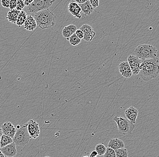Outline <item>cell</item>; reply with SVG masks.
Here are the masks:
<instances>
[{"label": "cell", "mask_w": 159, "mask_h": 157, "mask_svg": "<svg viewBox=\"0 0 159 157\" xmlns=\"http://www.w3.org/2000/svg\"><path fill=\"white\" fill-rule=\"evenodd\" d=\"M159 58L155 57L151 59L142 60L140 67L139 74L144 81L156 78L159 75Z\"/></svg>", "instance_id": "1"}, {"label": "cell", "mask_w": 159, "mask_h": 157, "mask_svg": "<svg viewBox=\"0 0 159 157\" xmlns=\"http://www.w3.org/2000/svg\"><path fill=\"white\" fill-rule=\"evenodd\" d=\"M34 18L37 26L42 30L52 27L55 24L56 16L49 9L35 13Z\"/></svg>", "instance_id": "2"}, {"label": "cell", "mask_w": 159, "mask_h": 157, "mask_svg": "<svg viewBox=\"0 0 159 157\" xmlns=\"http://www.w3.org/2000/svg\"><path fill=\"white\" fill-rule=\"evenodd\" d=\"M134 53L142 61L156 57L157 50L156 47L151 44H141L135 48Z\"/></svg>", "instance_id": "3"}, {"label": "cell", "mask_w": 159, "mask_h": 157, "mask_svg": "<svg viewBox=\"0 0 159 157\" xmlns=\"http://www.w3.org/2000/svg\"><path fill=\"white\" fill-rule=\"evenodd\" d=\"M30 139L26 123L21 126H19V128L17 127L13 140L16 145L22 147L27 145Z\"/></svg>", "instance_id": "4"}, {"label": "cell", "mask_w": 159, "mask_h": 157, "mask_svg": "<svg viewBox=\"0 0 159 157\" xmlns=\"http://www.w3.org/2000/svg\"><path fill=\"white\" fill-rule=\"evenodd\" d=\"M113 120L117 123L119 132L123 135H129L133 133L135 127V125L128 119H125L122 116H116L113 118Z\"/></svg>", "instance_id": "5"}, {"label": "cell", "mask_w": 159, "mask_h": 157, "mask_svg": "<svg viewBox=\"0 0 159 157\" xmlns=\"http://www.w3.org/2000/svg\"><path fill=\"white\" fill-rule=\"evenodd\" d=\"M55 0H34L27 6V10L30 13H35L43 10L47 9L52 6Z\"/></svg>", "instance_id": "6"}, {"label": "cell", "mask_w": 159, "mask_h": 157, "mask_svg": "<svg viewBox=\"0 0 159 157\" xmlns=\"http://www.w3.org/2000/svg\"><path fill=\"white\" fill-rule=\"evenodd\" d=\"M141 61L142 60L136 55H129L128 62L132 70L133 75H137L139 74Z\"/></svg>", "instance_id": "7"}, {"label": "cell", "mask_w": 159, "mask_h": 157, "mask_svg": "<svg viewBox=\"0 0 159 157\" xmlns=\"http://www.w3.org/2000/svg\"><path fill=\"white\" fill-rule=\"evenodd\" d=\"M28 130L31 139H36L39 137L40 131L39 124L36 120H30L27 122Z\"/></svg>", "instance_id": "8"}, {"label": "cell", "mask_w": 159, "mask_h": 157, "mask_svg": "<svg viewBox=\"0 0 159 157\" xmlns=\"http://www.w3.org/2000/svg\"><path fill=\"white\" fill-rule=\"evenodd\" d=\"M80 29L83 32L84 37L83 39L85 41H91L95 36V32L94 31L91 25L88 24H84L81 27Z\"/></svg>", "instance_id": "9"}, {"label": "cell", "mask_w": 159, "mask_h": 157, "mask_svg": "<svg viewBox=\"0 0 159 157\" xmlns=\"http://www.w3.org/2000/svg\"><path fill=\"white\" fill-rule=\"evenodd\" d=\"M68 11L75 18L81 19L82 17L81 11L80 6L76 2L71 1L68 6Z\"/></svg>", "instance_id": "10"}, {"label": "cell", "mask_w": 159, "mask_h": 157, "mask_svg": "<svg viewBox=\"0 0 159 157\" xmlns=\"http://www.w3.org/2000/svg\"><path fill=\"white\" fill-rule=\"evenodd\" d=\"M16 145L14 142L1 148V151L5 157H13L17 154Z\"/></svg>", "instance_id": "11"}, {"label": "cell", "mask_w": 159, "mask_h": 157, "mask_svg": "<svg viewBox=\"0 0 159 157\" xmlns=\"http://www.w3.org/2000/svg\"><path fill=\"white\" fill-rule=\"evenodd\" d=\"M1 128L3 134L13 138L16 134V128L12 123L10 122L5 123L1 126Z\"/></svg>", "instance_id": "12"}, {"label": "cell", "mask_w": 159, "mask_h": 157, "mask_svg": "<svg viewBox=\"0 0 159 157\" xmlns=\"http://www.w3.org/2000/svg\"><path fill=\"white\" fill-rule=\"evenodd\" d=\"M119 72L125 78H130L133 75L132 70L128 61L122 62L119 65Z\"/></svg>", "instance_id": "13"}, {"label": "cell", "mask_w": 159, "mask_h": 157, "mask_svg": "<svg viewBox=\"0 0 159 157\" xmlns=\"http://www.w3.org/2000/svg\"><path fill=\"white\" fill-rule=\"evenodd\" d=\"M138 113V110L133 107H130L125 111V115L127 119L134 124L136 123Z\"/></svg>", "instance_id": "14"}, {"label": "cell", "mask_w": 159, "mask_h": 157, "mask_svg": "<svg viewBox=\"0 0 159 157\" xmlns=\"http://www.w3.org/2000/svg\"><path fill=\"white\" fill-rule=\"evenodd\" d=\"M24 25L25 30L28 31H33L36 28L37 23L33 16L31 15H27Z\"/></svg>", "instance_id": "15"}, {"label": "cell", "mask_w": 159, "mask_h": 157, "mask_svg": "<svg viewBox=\"0 0 159 157\" xmlns=\"http://www.w3.org/2000/svg\"><path fill=\"white\" fill-rule=\"evenodd\" d=\"M77 30V27L76 25L73 24H70L67 27H65L62 31V35L64 38L68 39L69 38L72 34L75 33Z\"/></svg>", "instance_id": "16"}, {"label": "cell", "mask_w": 159, "mask_h": 157, "mask_svg": "<svg viewBox=\"0 0 159 157\" xmlns=\"http://www.w3.org/2000/svg\"><path fill=\"white\" fill-rule=\"evenodd\" d=\"M108 146L115 150L124 148L125 144L121 139L118 138L111 139L108 144Z\"/></svg>", "instance_id": "17"}, {"label": "cell", "mask_w": 159, "mask_h": 157, "mask_svg": "<svg viewBox=\"0 0 159 157\" xmlns=\"http://www.w3.org/2000/svg\"><path fill=\"white\" fill-rule=\"evenodd\" d=\"M79 5L80 6L82 12L85 15L89 16L95 10L91 5L89 0H87L84 3L81 4H79Z\"/></svg>", "instance_id": "18"}, {"label": "cell", "mask_w": 159, "mask_h": 157, "mask_svg": "<svg viewBox=\"0 0 159 157\" xmlns=\"http://www.w3.org/2000/svg\"><path fill=\"white\" fill-rule=\"evenodd\" d=\"M20 12V11H18L16 9L11 10L8 12L6 19L12 23L16 24Z\"/></svg>", "instance_id": "19"}, {"label": "cell", "mask_w": 159, "mask_h": 157, "mask_svg": "<svg viewBox=\"0 0 159 157\" xmlns=\"http://www.w3.org/2000/svg\"><path fill=\"white\" fill-rule=\"evenodd\" d=\"M27 15L26 13L24 11H21L20 12L17 20L16 22V24L19 27H21L23 25L24 22H25L26 19Z\"/></svg>", "instance_id": "20"}, {"label": "cell", "mask_w": 159, "mask_h": 157, "mask_svg": "<svg viewBox=\"0 0 159 157\" xmlns=\"http://www.w3.org/2000/svg\"><path fill=\"white\" fill-rule=\"evenodd\" d=\"M13 142V139L11 137L5 135L4 134H3L0 138L1 148H2L3 147L9 145V143H12Z\"/></svg>", "instance_id": "21"}, {"label": "cell", "mask_w": 159, "mask_h": 157, "mask_svg": "<svg viewBox=\"0 0 159 157\" xmlns=\"http://www.w3.org/2000/svg\"><path fill=\"white\" fill-rule=\"evenodd\" d=\"M68 40L69 42L70 43L72 46H77L78 44H80V43H81V39H79V38L76 35L75 33L72 34V35L69 38Z\"/></svg>", "instance_id": "22"}, {"label": "cell", "mask_w": 159, "mask_h": 157, "mask_svg": "<svg viewBox=\"0 0 159 157\" xmlns=\"http://www.w3.org/2000/svg\"><path fill=\"white\" fill-rule=\"evenodd\" d=\"M116 157H125L129 156V153H128L127 149L124 148H120V149L115 150Z\"/></svg>", "instance_id": "23"}, {"label": "cell", "mask_w": 159, "mask_h": 157, "mask_svg": "<svg viewBox=\"0 0 159 157\" xmlns=\"http://www.w3.org/2000/svg\"><path fill=\"white\" fill-rule=\"evenodd\" d=\"M106 150V147L103 143H99L95 147V150L98 153V155L103 156Z\"/></svg>", "instance_id": "24"}, {"label": "cell", "mask_w": 159, "mask_h": 157, "mask_svg": "<svg viewBox=\"0 0 159 157\" xmlns=\"http://www.w3.org/2000/svg\"><path fill=\"white\" fill-rule=\"evenodd\" d=\"M104 157H116L115 150L108 147L106 148V152L104 154Z\"/></svg>", "instance_id": "25"}, {"label": "cell", "mask_w": 159, "mask_h": 157, "mask_svg": "<svg viewBox=\"0 0 159 157\" xmlns=\"http://www.w3.org/2000/svg\"><path fill=\"white\" fill-rule=\"evenodd\" d=\"M24 1L22 0H17L16 2V9L18 11H21L25 7Z\"/></svg>", "instance_id": "26"}, {"label": "cell", "mask_w": 159, "mask_h": 157, "mask_svg": "<svg viewBox=\"0 0 159 157\" xmlns=\"http://www.w3.org/2000/svg\"><path fill=\"white\" fill-rule=\"evenodd\" d=\"M90 4L94 9L99 5V0H89Z\"/></svg>", "instance_id": "27"}, {"label": "cell", "mask_w": 159, "mask_h": 157, "mask_svg": "<svg viewBox=\"0 0 159 157\" xmlns=\"http://www.w3.org/2000/svg\"><path fill=\"white\" fill-rule=\"evenodd\" d=\"M75 34H76V35L80 39H83L84 37V33L80 29H77V30L75 32Z\"/></svg>", "instance_id": "28"}, {"label": "cell", "mask_w": 159, "mask_h": 157, "mask_svg": "<svg viewBox=\"0 0 159 157\" xmlns=\"http://www.w3.org/2000/svg\"><path fill=\"white\" fill-rule=\"evenodd\" d=\"M16 2H17V0H10L9 8L11 10L16 9Z\"/></svg>", "instance_id": "29"}, {"label": "cell", "mask_w": 159, "mask_h": 157, "mask_svg": "<svg viewBox=\"0 0 159 157\" xmlns=\"http://www.w3.org/2000/svg\"><path fill=\"white\" fill-rule=\"evenodd\" d=\"M9 1H10V0H1V5H2L4 7L9 8Z\"/></svg>", "instance_id": "30"}, {"label": "cell", "mask_w": 159, "mask_h": 157, "mask_svg": "<svg viewBox=\"0 0 159 157\" xmlns=\"http://www.w3.org/2000/svg\"><path fill=\"white\" fill-rule=\"evenodd\" d=\"M98 154L97 152L95 150H93L91 152L90 154V157H96L98 156Z\"/></svg>", "instance_id": "31"}, {"label": "cell", "mask_w": 159, "mask_h": 157, "mask_svg": "<svg viewBox=\"0 0 159 157\" xmlns=\"http://www.w3.org/2000/svg\"><path fill=\"white\" fill-rule=\"evenodd\" d=\"M34 0H24V5L26 6H28V5H30L32 2L34 1Z\"/></svg>", "instance_id": "32"}, {"label": "cell", "mask_w": 159, "mask_h": 157, "mask_svg": "<svg viewBox=\"0 0 159 157\" xmlns=\"http://www.w3.org/2000/svg\"><path fill=\"white\" fill-rule=\"evenodd\" d=\"M75 1L78 4H81L85 2L87 0H75Z\"/></svg>", "instance_id": "33"}, {"label": "cell", "mask_w": 159, "mask_h": 157, "mask_svg": "<svg viewBox=\"0 0 159 157\" xmlns=\"http://www.w3.org/2000/svg\"><path fill=\"white\" fill-rule=\"evenodd\" d=\"M2 135H3V133H2V130H1V127H0V138L2 136Z\"/></svg>", "instance_id": "34"}, {"label": "cell", "mask_w": 159, "mask_h": 157, "mask_svg": "<svg viewBox=\"0 0 159 157\" xmlns=\"http://www.w3.org/2000/svg\"><path fill=\"white\" fill-rule=\"evenodd\" d=\"M5 157V155L3 154V153L1 152H0V157Z\"/></svg>", "instance_id": "35"}, {"label": "cell", "mask_w": 159, "mask_h": 157, "mask_svg": "<svg viewBox=\"0 0 159 157\" xmlns=\"http://www.w3.org/2000/svg\"><path fill=\"white\" fill-rule=\"evenodd\" d=\"M1 152V148H0V152Z\"/></svg>", "instance_id": "36"}, {"label": "cell", "mask_w": 159, "mask_h": 157, "mask_svg": "<svg viewBox=\"0 0 159 157\" xmlns=\"http://www.w3.org/2000/svg\"><path fill=\"white\" fill-rule=\"evenodd\" d=\"M22 1H24V0H22Z\"/></svg>", "instance_id": "37"}, {"label": "cell", "mask_w": 159, "mask_h": 157, "mask_svg": "<svg viewBox=\"0 0 159 157\" xmlns=\"http://www.w3.org/2000/svg\"><path fill=\"white\" fill-rule=\"evenodd\" d=\"M0 148H1V145H0Z\"/></svg>", "instance_id": "38"}]
</instances>
